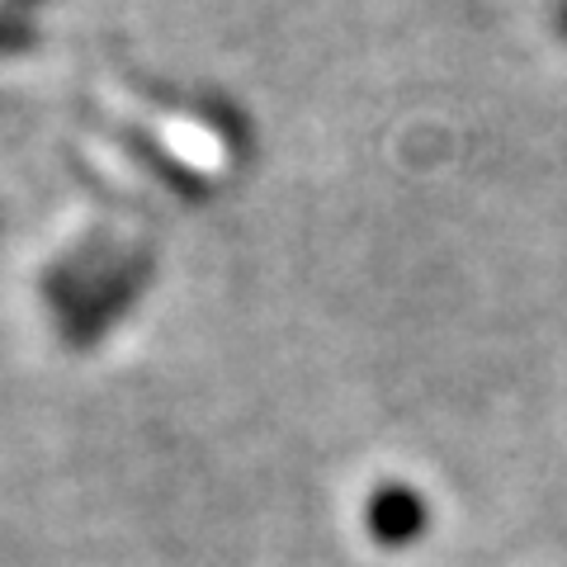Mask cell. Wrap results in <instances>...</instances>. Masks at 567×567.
<instances>
[{
  "label": "cell",
  "instance_id": "obj_1",
  "mask_svg": "<svg viewBox=\"0 0 567 567\" xmlns=\"http://www.w3.org/2000/svg\"><path fill=\"white\" fill-rule=\"evenodd\" d=\"M364 520H369V535H374L383 548H402V544L421 539V529H425V502H421L416 492H406V487H383V492H374V502H369Z\"/></svg>",
  "mask_w": 567,
  "mask_h": 567
}]
</instances>
